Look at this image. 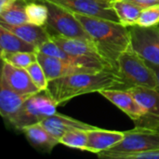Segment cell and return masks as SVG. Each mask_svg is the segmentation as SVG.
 Listing matches in <instances>:
<instances>
[{"label":"cell","mask_w":159,"mask_h":159,"mask_svg":"<svg viewBox=\"0 0 159 159\" xmlns=\"http://www.w3.org/2000/svg\"><path fill=\"white\" fill-rule=\"evenodd\" d=\"M106 89H126L125 82L117 71L105 69L94 73H78L56 78L48 81L46 91L59 105L75 97L100 92Z\"/></svg>","instance_id":"obj_1"},{"label":"cell","mask_w":159,"mask_h":159,"mask_svg":"<svg viewBox=\"0 0 159 159\" xmlns=\"http://www.w3.org/2000/svg\"><path fill=\"white\" fill-rule=\"evenodd\" d=\"M75 15L91 37L101 56L117 71L120 55L130 47L129 27L110 20L75 13Z\"/></svg>","instance_id":"obj_2"},{"label":"cell","mask_w":159,"mask_h":159,"mask_svg":"<svg viewBox=\"0 0 159 159\" xmlns=\"http://www.w3.org/2000/svg\"><path fill=\"white\" fill-rule=\"evenodd\" d=\"M117 72L125 82L126 89L134 86L157 89L158 79L148 63L129 47L117 61Z\"/></svg>","instance_id":"obj_3"},{"label":"cell","mask_w":159,"mask_h":159,"mask_svg":"<svg viewBox=\"0 0 159 159\" xmlns=\"http://www.w3.org/2000/svg\"><path fill=\"white\" fill-rule=\"evenodd\" d=\"M124 138L109 150L99 153L101 158L123 159L133 153L159 149V131L135 127L133 129L124 131Z\"/></svg>","instance_id":"obj_4"},{"label":"cell","mask_w":159,"mask_h":159,"mask_svg":"<svg viewBox=\"0 0 159 159\" xmlns=\"http://www.w3.org/2000/svg\"><path fill=\"white\" fill-rule=\"evenodd\" d=\"M58 104L46 90L31 95L22 104L19 112L8 122L17 130L40 123L47 117L56 114Z\"/></svg>","instance_id":"obj_5"},{"label":"cell","mask_w":159,"mask_h":159,"mask_svg":"<svg viewBox=\"0 0 159 159\" xmlns=\"http://www.w3.org/2000/svg\"><path fill=\"white\" fill-rule=\"evenodd\" d=\"M43 1L48 9V21L45 28L51 35H61L70 38L92 40L75 13L49 1Z\"/></svg>","instance_id":"obj_6"},{"label":"cell","mask_w":159,"mask_h":159,"mask_svg":"<svg viewBox=\"0 0 159 159\" xmlns=\"http://www.w3.org/2000/svg\"><path fill=\"white\" fill-rule=\"evenodd\" d=\"M130 47L144 61L159 66V24L152 27L129 26Z\"/></svg>","instance_id":"obj_7"},{"label":"cell","mask_w":159,"mask_h":159,"mask_svg":"<svg viewBox=\"0 0 159 159\" xmlns=\"http://www.w3.org/2000/svg\"><path fill=\"white\" fill-rule=\"evenodd\" d=\"M144 109L145 114L134 122L135 127L159 131V89L134 86L127 89Z\"/></svg>","instance_id":"obj_8"},{"label":"cell","mask_w":159,"mask_h":159,"mask_svg":"<svg viewBox=\"0 0 159 159\" xmlns=\"http://www.w3.org/2000/svg\"><path fill=\"white\" fill-rule=\"evenodd\" d=\"M73 13L120 22L113 7V0H46Z\"/></svg>","instance_id":"obj_9"},{"label":"cell","mask_w":159,"mask_h":159,"mask_svg":"<svg viewBox=\"0 0 159 159\" xmlns=\"http://www.w3.org/2000/svg\"><path fill=\"white\" fill-rule=\"evenodd\" d=\"M0 78L12 90L21 95L31 96L42 91L34 85L25 68L16 67L7 62L3 61Z\"/></svg>","instance_id":"obj_10"},{"label":"cell","mask_w":159,"mask_h":159,"mask_svg":"<svg viewBox=\"0 0 159 159\" xmlns=\"http://www.w3.org/2000/svg\"><path fill=\"white\" fill-rule=\"evenodd\" d=\"M99 93L122 110L133 120V122L139 120L145 114L144 109L128 89H106L101 90Z\"/></svg>","instance_id":"obj_11"},{"label":"cell","mask_w":159,"mask_h":159,"mask_svg":"<svg viewBox=\"0 0 159 159\" xmlns=\"http://www.w3.org/2000/svg\"><path fill=\"white\" fill-rule=\"evenodd\" d=\"M37 61L41 64L48 81L78 73H94L96 71L66 62L59 58L37 51ZM99 72V71H98Z\"/></svg>","instance_id":"obj_12"},{"label":"cell","mask_w":159,"mask_h":159,"mask_svg":"<svg viewBox=\"0 0 159 159\" xmlns=\"http://www.w3.org/2000/svg\"><path fill=\"white\" fill-rule=\"evenodd\" d=\"M50 39L64 51L72 55L105 61L99 53L92 40H87L82 38H70L61 35H51Z\"/></svg>","instance_id":"obj_13"},{"label":"cell","mask_w":159,"mask_h":159,"mask_svg":"<svg viewBox=\"0 0 159 159\" xmlns=\"http://www.w3.org/2000/svg\"><path fill=\"white\" fill-rule=\"evenodd\" d=\"M40 123L48 129L49 133H51L59 141L68 131L75 129L90 130L97 128L80 120L58 113L47 117Z\"/></svg>","instance_id":"obj_14"},{"label":"cell","mask_w":159,"mask_h":159,"mask_svg":"<svg viewBox=\"0 0 159 159\" xmlns=\"http://www.w3.org/2000/svg\"><path fill=\"white\" fill-rule=\"evenodd\" d=\"M124 131L107 130L96 128L88 130V152L98 155L116 145L124 138Z\"/></svg>","instance_id":"obj_15"},{"label":"cell","mask_w":159,"mask_h":159,"mask_svg":"<svg viewBox=\"0 0 159 159\" xmlns=\"http://www.w3.org/2000/svg\"><path fill=\"white\" fill-rule=\"evenodd\" d=\"M29 97L15 92L0 78V113L7 122L15 116Z\"/></svg>","instance_id":"obj_16"},{"label":"cell","mask_w":159,"mask_h":159,"mask_svg":"<svg viewBox=\"0 0 159 159\" xmlns=\"http://www.w3.org/2000/svg\"><path fill=\"white\" fill-rule=\"evenodd\" d=\"M22 133L35 149L45 153H49L60 143V141L49 133L41 123H36L24 128Z\"/></svg>","instance_id":"obj_17"},{"label":"cell","mask_w":159,"mask_h":159,"mask_svg":"<svg viewBox=\"0 0 159 159\" xmlns=\"http://www.w3.org/2000/svg\"><path fill=\"white\" fill-rule=\"evenodd\" d=\"M0 25L6 27L26 42L38 48L45 42L50 40V34L43 26H37L29 22L20 25H10L0 20Z\"/></svg>","instance_id":"obj_18"},{"label":"cell","mask_w":159,"mask_h":159,"mask_svg":"<svg viewBox=\"0 0 159 159\" xmlns=\"http://www.w3.org/2000/svg\"><path fill=\"white\" fill-rule=\"evenodd\" d=\"M1 51L7 52H37L35 46L26 42L6 27L0 25Z\"/></svg>","instance_id":"obj_19"},{"label":"cell","mask_w":159,"mask_h":159,"mask_svg":"<svg viewBox=\"0 0 159 159\" xmlns=\"http://www.w3.org/2000/svg\"><path fill=\"white\" fill-rule=\"evenodd\" d=\"M113 7L120 23L129 27L137 24L142 8L126 0H113Z\"/></svg>","instance_id":"obj_20"},{"label":"cell","mask_w":159,"mask_h":159,"mask_svg":"<svg viewBox=\"0 0 159 159\" xmlns=\"http://www.w3.org/2000/svg\"><path fill=\"white\" fill-rule=\"evenodd\" d=\"M26 0H20L0 11V20L10 25H20L28 22L25 5Z\"/></svg>","instance_id":"obj_21"},{"label":"cell","mask_w":159,"mask_h":159,"mask_svg":"<svg viewBox=\"0 0 159 159\" xmlns=\"http://www.w3.org/2000/svg\"><path fill=\"white\" fill-rule=\"evenodd\" d=\"M25 10L29 23L45 27L48 21V9L43 1L31 0L27 2L25 5Z\"/></svg>","instance_id":"obj_22"},{"label":"cell","mask_w":159,"mask_h":159,"mask_svg":"<svg viewBox=\"0 0 159 159\" xmlns=\"http://www.w3.org/2000/svg\"><path fill=\"white\" fill-rule=\"evenodd\" d=\"M1 59L13 66L26 68L37 61V52H7L1 51Z\"/></svg>","instance_id":"obj_23"},{"label":"cell","mask_w":159,"mask_h":159,"mask_svg":"<svg viewBox=\"0 0 159 159\" xmlns=\"http://www.w3.org/2000/svg\"><path fill=\"white\" fill-rule=\"evenodd\" d=\"M60 143L67 147L86 151L88 146V130L75 129L68 131L60 139Z\"/></svg>","instance_id":"obj_24"},{"label":"cell","mask_w":159,"mask_h":159,"mask_svg":"<svg viewBox=\"0 0 159 159\" xmlns=\"http://www.w3.org/2000/svg\"><path fill=\"white\" fill-rule=\"evenodd\" d=\"M30 75L33 82L40 90H46L48 85V80L46 76V74L41 66V64L36 61L25 68Z\"/></svg>","instance_id":"obj_25"},{"label":"cell","mask_w":159,"mask_h":159,"mask_svg":"<svg viewBox=\"0 0 159 159\" xmlns=\"http://www.w3.org/2000/svg\"><path fill=\"white\" fill-rule=\"evenodd\" d=\"M159 24V4L143 8L140 14L137 25L152 27Z\"/></svg>","instance_id":"obj_26"},{"label":"cell","mask_w":159,"mask_h":159,"mask_svg":"<svg viewBox=\"0 0 159 159\" xmlns=\"http://www.w3.org/2000/svg\"><path fill=\"white\" fill-rule=\"evenodd\" d=\"M126 1H129L130 3L138 6L142 9L159 4V0H126Z\"/></svg>","instance_id":"obj_27"},{"label":"cell","mask_w":159,"mask_h":159,"mask_svg":"<svg viewBox=\"0 0 159 159\" xmlns=\"http://www.w3.org/2000/svg\"><path fill=\"white\" fill-rule=\"evenodd\" d=\"M18 1H20V0H0V11L10 7L11 5L15 4Z\"/></svg>","instance_id":"obj_28"},{"label":"cell","mask_w":159,"mask_h":159,"mask_svg":"<svg viewBox=\"0 0 159 159\" xmlns=\"http://www.w3.org/2000/svg\"><path fill=\"white\" fill-rule=\"evenodd\" d=\"M147 63H148V65L155 71V73H156V75H157V79H158V87H157V89H159V66L158 65H156V64H154V63H151V62H149V61H146Z\"/></svg>","instance_id":"obj_29"}]
</instances>
